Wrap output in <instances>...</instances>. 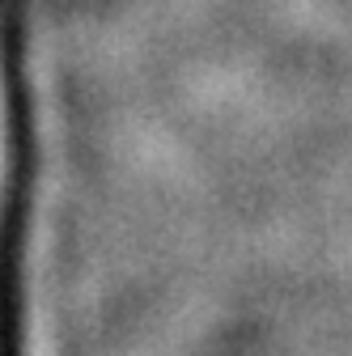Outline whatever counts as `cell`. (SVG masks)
Instances as JSON below:
<instances>
[{"instance_id":"1","label":"cell","mask_w":352,"mask_h":356,"mask_svg":"<svg viewBox=\"0 0 352 356\" xmlns=\"http://www.w3.org/2000/svg\"><path fill=\"white\" fill-rule=\"evenodd\" d=\"M5 174H9V98H5V51H0V208H5Z\"/></svg>"}]
</instances>
